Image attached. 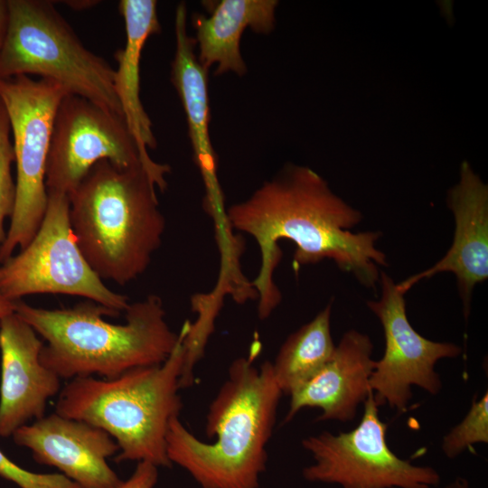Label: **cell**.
<instances>
[{
	"mask_svg": "<svg viewBox=\"0 0 488 488\" xmlns=\"http://www.w3.org/2000/svg\"><path fill=\"white\" fill-rule=\"evenodd\" d=\"M226 217L230 229L250 235L259 247L261 265L251 284L260 319H267L282 299L274 281L282 257L279 239L295 244L296 269L330 259L368 288H375L380 267L387 266L386 255L376 247L381 234L352 232L362 214L305 166L286 164L250 197L226 210Z\"/></svg>",
	"mask_w": 488,
	"mask_h": 488,
	"instance_id": "6da1fadb",
	"label": "cell"
},
{
	"mask_svg": "<svg viewBox=\"0 0 488 488\" xmlns=\"http://www.w3.org/2000/svg\"><path fill=\"white\" fill-rule=\"evenodd\" d=\"M282 395L271 361L234 360L208 408L205 433L214 441L199 439L175 417L166 436L170 462L201 488H259Z\"/></svg>",
	"mask_w": 488,
	"mask_h": 488,
	"instance_id": "7a4b0ae2",
	"label": "cell"
},
{
	"mask_svg": "<svg viewBox=\"0 0 488 488\" xmlns=\"http://www.w3.org/2000/svg\"><path fill=\"white\" fill-rule=\"evenodd\" d=\"M14 313L46 343L40 361L60 379H113L134 368L161 364L179 340L156 295L130 303L122 324L104 319L120 312L89 300L70 308L44 309L19 299Z\"/></svg>",
	"mask_w": 488,
	"mask_h": 488,
	"instance_id": "3957f363",
	"label": "cell"
},
{
	"mask_svg": "<svg viewBox=\"0 0 488 488\" xmlns=\"http://www.w3.org/2000/svg\"><path fill=\"white\" fill-rule=\"evenodd\" d=\"M156 189L143 165L102 160L68 196L79 248L102 280L124 286L149 267L166 224Z\"/></svg>",
	"mask_w": 488,
	"mask_h": 488,
	"instance_id": "277c9868",
	"label": "cell"
},
{
	"mask_svg": "<svg viewBox=\"0 0 488 488\" xmlns=\"http://www.w3.org/2000/svg\"><path fill=\"white\" fill-rule=\"evenodd\" d=\"M161 364L131 369L113 379L77 377L60 391L55 412L100 427L117 442L115 461L147 462L171 467L166 436L183 408L179 380L184 361L183 338Z\"/></svg>",
	"mask_w": 488,
	"mask_h": 488,
	"instance_id": "5b68a950",
	"label": "cell"
},
{
	"mask_svg": "<svg viewBox=\"0 0 488 488\" xmlns=\"http://www.w3.org/2000/svg\"><path fill=\"white\" fill-rule=\"evenodd\" d=\"M0 80L35 74L123 116L114 69L88 50L50 1L7 0ZM124 117V116H123Z\"/></svg>",
	"mask_w": 488,
	"mask_h": 488,
	"instance_id": "8992f818",
	"label": "cell"
},
{
	"mask_svg": "<svg viewBox=\"0 0 488 488\" xmlns=\"http://www.w3.org/2000/svg\"><path fill=\"white\" fill-rule=\"evenodd\" d=\"M69 94L60 84L19 75L0 80V100L8 116L16 164L15 204L0 244V264L37 232L48 204L46 164L57 108Z\"/></svg>",
	"mask_w": 488,
	"mask_h": 488,
	"instance_id": "52a82bcc",
	"label": "cell"
},
{
	"mask_svg": "<svg viewBox=\"0 0 488 488\" xmlns=\"http://www.w3.org/2000/svg\"><path fill=\"white\" fill-rule=\"evenodd\" d=\"M77 296L109 309L125 312L130 302L108 288L82 255L70 221L66 194L48 192L42 221L29 244L0 265V295Z\"/></svg>",
	"mask_w": 488,
	"mask_h": 488,
	"instance_id": "ba28073f",
	"label": "cell"
},
{
	"mask_svg": "<svg viewBox=\"0 0 488 488\" xmlns=\"http://www.w3.org/2000/svg\"><path fill=\"white\" fill-rule=\"evenodd\" d=\"M362 417L350 431H323L302 440L313 463L302 470L311 483L340 488H433L441 476L432 466L414 465L398 456L387 442L388 425L380 418L372 391Z\"/></svg>",
	"mask_w": 488,
	"mask_h": 488,
	"instance_id": "9c48e42d",
	"label": "cell"
},
{
	"mask_svg": "<svg viewBox=\"0 0 488 488\" xmlns=\"http://www.w3.org/2000/svg\"><path fill=\"white\" fill-rule=\"evenodd\" d=\"M379 285L380 297L367 301V306L380 322L385 347L374 362L370 387L379 407L388 405L404 412L412 399V387L433 396L442 390L436 365L442 359L458 357L462 349L453 343L431 341L413 328L407 315L406 294L390 276L380 271Z\"/></svg>",
	"mask_w": 488,
	"mask_h": 488,
	"instance_id": "30bf717a",
	"label": "cell"
},
{
	"mask_svg": "<svg viewBox=\"0 0 488 488\" xmlns=\"http://www.w3.org/2000/svg\"><path fill=\"white\" fill-rule=\"evenodd\" d=\"M102 160L121 168L143 165L123 116L80 96L66 94L57 108L52 131L47 192L69 196Z\"/></svg>",
	"mask_w": 488,
	"mask_h": 488,
	"instance_id": "8fae6325",
	"label": "cell"
},
{
	"mask_svg": "<svg viewBox=\"0 0 488 488\" xmlns=\"http://www.w3.org/2000/svg\"><path fill=\"white\" fill-rule=\"evenodd\" d=\"M12 436L38 464L58 468L81 488H118L123 483L107 462L118 452L117 442L89 423L54 412L19 427Z\"/></svg>",
	"mask_w": 488,
	"mask_h": 488,
	"instance_id": "7c38bea8",
	"label": "cell"
},
{
	"mask_svg": "<svg viewBox=\"0 0 488 488\" xmlns=\"http://www.w3.org/2000/svg\"><path fill=\"white\" fill-rule=\"evenodd\" d=\"M446 201L455 219L451 247L436 264L397 285L406 294L421 280L452 273L467 319L474 286L488 278V187L467 162L461 164L460 180L449 190Z\"/></svg>",
	"mask_w": 488,
	"mask_h": 488,
	"instance_id": "4fadbf2b",
	"label": "cell"
},
{
	"mask_svg": "<svg viewBox=\"0 0 488 488\" xmlns=\"http://www.w3.org/2000/svg\"><path fill=\"white\" fill-rule=\"evenodd\" d=\"M43 344L15 313L0 319L1 436L44 417L47 401L60 391L61 379L40 361Z\"/></svg>",
	"mask_w": 488,
	"mask_h": 488,
	"instance_id": "5bb4252c",
	"label": "cell"
},
{
	"mask_svg": "<svg viewBox=\"0 0 488 488\" xmlns=\"http://www.w3.org/2000/svg\"><path fill=\"white\" fill-rule=\"evenodd\" d=\"M372 352L368 334L355 329L346 331L326 364L289 396L284 424L305 408L320 409L316 421H352L371 391Z\"/></svg>",
	"mask_w": 488,
	"mask_h": 488,
	"instance_id": "9a60e30c",
	"label": "cell"
},
{
	"mask_svg": "<svg viewBox=\"0 0 488 488\" xmlns=\"http://www.w3.org/2000/svg\"><path fill=\"white\" fill-rule=\"evenodd\" d=\"M118 10L126 29V43L117 50L114 70V89L119 101L127 127L137 145L141 162L155 183L164 192L167 187L166 174L171 171L167 164L155 162L147 149L156 147L151 120L140 99V61L147 39L161 30L157 3L155 0H121Z\"/></svg>",
	"mask_w": 488,
	"mask_h": 488,
	"instance_id": "2e32d148",
	"label": "cell"
},
{
	"mask_svg": "<svg viewBox=\"0 0 488 488\" xmlns=\"http://www.w3.org/2000/svg\"><path fill=\"white\" fill-rule=\"evenodd\" d=\"M187 9L180 3L175 10L176 48L171 64V81L183 107L193 158L205 185V208L213 217L225 213L223 195L217 178L216 155L209 133L210 105L208 70L198 61L195 38L187 33Z\"/></svg>",
	"mask_w": 488,
	"mask_h": 488,
	"instance_id": "e0dca14e",
	"label": "cell"
},
{
	"mask_svg": "<svg viewBox=\"0 0 488 488\" xmlns=\"http://www.w3.org/2000/svg\"><path fill=\"white\" fill-rule=\"evenodd\" d=\"M277 5L275 0H222L210 16L198 14L193 25L201 65L208 70L217 63V76L227 71L245 74L247 67L239 51L241 35L248 27L258 33H270Z\"/></svg>",
	"mask_w": 488,
	"mask_h": 488,
	"instance_id": "ac0fdd59",
	"label": "cell"
},
{
	"mask_svg": "<svg viewBox=\"0 0 488 488\" xmlns=\"http://www.w3.org/2000/svg\"><path fill=\"white\" fill-rule=\"evenodd\" d=\"M332 302L311 321L292 333L271 362L283 395L290 396L331 359L335 346L331 332Z\"/></svg>",
	"mask_w": 488,
	"mask_h": 488,
	"instance_id": "d6986e66",
	"label": "cell"
},
{
	"mask_svg": "<svg viewBox=\"0 0 488 488\" xmlns=\"http://www.w3.org/2000/svg\"><path fill=\"white\" fill-rule=\"evenodd\" d=\"M488 443V391L474 398L464 418L442 439L441 450L450 459L456 458L475 444Z\"/></svg>",
	"mask_w": 488,
	"mask_h": 488,
	"instance_id": "ffe728a7",
	"label": "cell"
},
{
	"mask_svg": "<svg viewBox=\"0 0 488 488\" xmlns=\"http://www.w3.org/2000/svg\"><path fill=\"white\" fill-rule=\"evenodd\" d=\"M10 134L8 116L0 100V244L6 234L4 222L12 217L15 204V183L11 173L14 155Z\"/></svg>",
	"mask_w": 488,
	"mask_h": 488,
	"instance_id": "44dd1931",
	"label": "cell"
},
{
	"mask_svg": "<svg viewBox=\"0 0 488 488\" xmlns=\"http://www.w3.org/2000/svg\"><path fill=\"white\" fill-rule=\"evenodd\" d=\"M0 476L20 488H81L63 474H39L28 471L10 460L1 450Z\"/></svg>",
	"mask_w": 488,
	"mask_h": 488,
	"instance_id": "7402d4cb",
	"label": "cell"
},
{
	"mask_svg": "<svg viewBox=\"0 0 488 488\" xmlns=\"http://www.w3.org/2000/svg\"><path fill=\"white\" fill-rule=\"evenodd\" d=\"M157 481L158 467L147 462H138L131 476L118 488H155Z\"/></svg>",
	"mask_w": 488,
	"mask_h": 488,
	"instance_id": "603a6c76",
	"label": "cell"
},
{
	"mask_svg": "<svg viewBox=\"0 0 488 488\" xmlns=\"http://www.w3.org/2000/svg\"><path fill=\"white\" fill-rule=\"evenodd\" d=\"M8 23L7 1L0 0V52L5 42Z\"/></svg>",
	"mask_w": 488,
	"mask_h": 488,
	"instance_id": "cb8c5ba5",
	"label": "cell"
},
{
	"mask_svg": "<svg viewBox=\"0 0 488 488\" xmlns=\"http://www.w3.org/2000/svg\"><path fill=\"white\" fill-rule=\"evenodd\" d=\"M16 302L17 300H11L0 295V319L14 313Z\"/></svg>",
	"mask_w": 488,
	"mask_h": 488,
	"instance_id": "d4e9b609",
	"label": "cell"
},
{
	"mask_svg": "<svg viewBox=\"0 0 488 488\" xmlns=\"http://www.w3.org/2000/svg\"><path fill=\"white\" fill-rule=\"evenodd\" d=\"M445 488H472L469 482L464 477H456L447 483Z\"/></svg>",
	"mask_w": 488,
	"mask_h": 488,
	"instance_id": "484cf974",
	"label": "cell"
}]
</instances>
